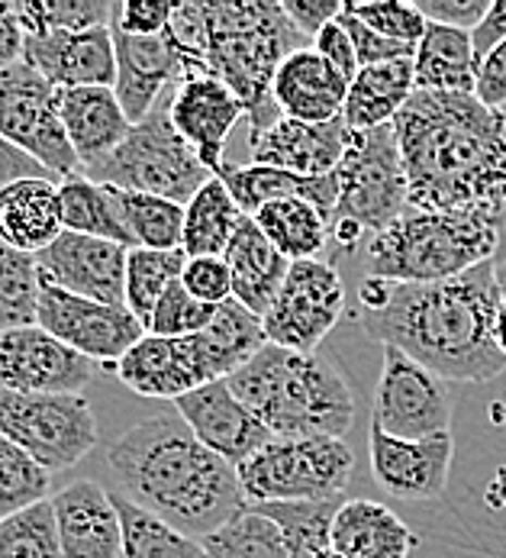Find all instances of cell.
Segmentation results:
<instances>
[{
    "instance_id": "6da1fadb",
    "label": "cell",
    "mask_w": 506,
    "mask_h": 558,
    "mask_svg": "<svg viewBox=\"0 0 506 558\" xmlns=\"http://www.w3.org/2000/svg\"><path fill=\"white\" fill-rule=\"evenodd\" d=\"M497 311L494 258L448 281L397 284L368 275L358 288L361 329L445 381H491L506 372L494 339Z\"/></svg>"
},
{
    "instance_id": "7a4b0ae2",
    "label": "cell",
    "mask_w": 506,
    "mask_h": 558,
    "mask_svg": "<svg viewBox=\"0 0 506 558\" xmlns=\"http://www.w3.org/2000/svg\"><path fill=\"white\" fill-rule=\"evenodd\" d=\"M417 210L506 207V123L474 94L414 90L394 120Z\"/></svg>"
},
{
    "instance_id": "3957f363",
    "label": "cell",
    "mask_w": 506,
    "mask_h": 558,
    "mask_svg": "<svg viewBox=\"0 0 506 558\" xmlns=\"http://www.w3.org/2000/svg\"><path fill=\"white\" fill-rule=\"evenodd\" d=\"M107 469L129 504L190 539H207L249 504L236 465L210 452L177 413L116 436Z\"/></svg>"
},
{
    "instance_id": "277c9868",
    "label": "cell",
    "mask_w": 506,
    "mask_h": 558,
    "mask_svg": "<svg viewBox=\"0 0 506 558\" xmlns=\"http://www.w3.org/2000/svg\"><path fill=\"white\" fill-rule=\"evenodd\" d=\"M169 36L184 52V75L210 72L239 97L252 136L281 120L271 94L281 62L313 46L274 0L177 3Z\"/></svg>"
},
{
    "instance_id": "5b68a950",
    "label": "cell",
    "mask_w": 506,
    "mask_h": 558,
    "mask_svg": "<svg viewBox=\"0 0 506 558\" xmlns=\"http://www.w3.org/2000/svg\"><path fill=\"white\" fill-rule=\"evenodd\" d=\"M226 385L274 439H342L355 423L351 388L320 352L307 355L264 342Z\"/></svg>"
},
{
    "instance_id": "8992f818",
    "label": "cell",
    "mask_w": 506,
    "mask_h": 558,
    "mask_svg": "<svg viewBox=\"0 0 506 558\" xmlns=\"http://www.w3.org/2000/svg\"><path fill=\"white\" fill-rule=\"evenodd\" d=\"M264 342L261 317L230 298L203 332L181 339L143 336L113 372L133 395L174 403L203 385L233 378Z\"/></svg>"
},
{
    "instance_id": "52a82bcc",
    "label": "cell",
    "mask_w": 506,
    "mask_h": 558,
    "mask_svg": "<svg viewBox=\"0 0 506 558\" xmlns=\"http://www.w3.org/2000/svg\"><path fill=\"white\" fill-rule=\"evenodd\" d=\"M501 217L491 210H417L407 207L368 242L371 278L432 284L458 278L501 248Z\"/></svg>"
},
{
    "instance_id": "ba28073f",
    "label": "cell",
    "mask_w": 506,
    "mask_h": 558,
    "mask_svg": "<svg viewBox=\"0 0 506 558\" xmlns=\"http://www.w3.org/2000/svg\"><path fill=\"white\" fill-rule=\"evenodd\" d=\"M169 104L171 94L152 107V113L146 120L133 123L129 136L107 159L87 168V178L97 184L116 187V191L165 197L181 207L210 178H217L174 130Z\"/></svg>"
},
{
    "instance_id": "9c48e42d",
    "label": "cell",
    "mask_w": 506,
    "mask_h": 558,
    "mask_svg": "<svg viewBox=\"0 0 506 558\" xmlns=\"http://www.w3.org/2000/svg\"><path fill=\"white\" fill-rule=\"evenodd\" d=\"M333 174L338 181V201L330 230L342 245H355L361 233L378 236L410 207L394 123L351 133L348 149Z\"/></svg>"
},
{
    "instance_id": "30bf717a",
    "label": "cell",
    "mask_w": 506,
    "mask_h": 558,
    "mask_svg": "<svg viewBox=\"0 0 506 558\" xmlns=\"http://www.w3.org/2000/svg\"><path fill=\"white\" fill-rule=\"evenodd\" d=\"M236 472L249 504L345 500L355 456L345 439L333 436L268 439Z\"/></svg>"
},
{
    "instance_id": "8fae6325",
    "label": "cell",
    "mask_w": 506,
    "mask_h": 558,
    "mask_svg": "<svg viewBox=\"0 0 506 558\" xmlns=\"http://www.w3.org/2000/svg\"><path fill=\"white\" fill-rule=\"evenodd\" d=\"M0 433L49 475L85 462L100 439L97 413L85 395L0 391Z\"/></svg>"
},
{
    "instance_id": "7c38bea8",
    "label": "cell",
    "mask_w": 506,
    "mask_h": 558,
    "mask_svg": "<svg viewBox=\"0 0 506 558\" xmlns=\"http://www.w3.org/2000/svg\"><path fill=\"white\" fill-rule=\"evenodd\" d=\"M0 140L33 156L59 181L82 171L62 126L59 87L26 62L0 72Z\"/></svg>"
},
{
    "instance_id": "4fadbf2b",
    "label": "cell",
    "mask_w": 506,
    "mask_h": 558,
    "mask_svg": "<svg viewBox=\"0 0 506 558\" xmlns=\"http://www.w3.org/2000/svg\"><path fill=\"white\" fill-rule=\"evenodd\" d=\"M345 314V284L323 258L291 262L284 288L261 317L264 339L291 352H317Z\"/></svg>"
},
{
    "instance_id": "5bb4252c",
    "label": "cell",
    "mask_w": 506,
    "mask_h": 558,
    "mask_svg": "<svg viewBox=\"0 0 506 558\" xmlns=\"http://www.w3.org/2000/svg\"><path fill=\"white\" fill-rule=\"evenodd\" d=\"M371 423L397 439H432L452 433L448 381L422 368L400 349L384 345Z\"/></svg>"
},
{
    "instance_id": "9a60e30c",
    "label": "cell",
    "mask_w": 506,
    "mask_h": 558,
    "mask_svg": "<svg viewBox=\"0 0 506 558\" xmlns=\"http://www.w3.org/2000/svg\"><path fill=\"white\" fill-rule=\"evenodd\" d=\"M36 326H42L49 336L82 352L90 362L110 365V368L146 336V326L126 307L87 301L49 281H42V291H39Z\"/></svg>"
},
{
    "instance_id": "2e32d148",
    "label": "cell",
    "mask_w": 506,
    "mask_h": 558,
    "mask_svg": "<svg viewBox=\"0 0 506 558\" xmlns=\"http://www.w3.org/2000/svg\"><path fill=\"white\" fill-rule=\"evenodd\" d=\"M100 365L69 349L42 326L0 332V391L13 395H85Z\"/></svg>"
},
{
    "instance_id": "e0dca14e",
    "label": "cell",
    "mask_w": 506,
    "mask_h": 558,
    "mask_svg": "<svg viewBox=\"0 0 506 558\" xmlns=\"http://www.w3.org/2000/svg\"><path fill=\"white\" fill-rule=\"evenodd\" d=\"M126 255L120 242L62 233L36 255L42 281L97 304L126 307Z\"/></svg>"
},
{
    "instance_id": "ac0fdd59",
    "label": "cell",
    "mask_w": 506,
    "mask_h": 558,
    "mask_svg": "<svg viewBox=\"0 0 506 558\" xmlns=\"http://www.w3.org/2000/svg\"><path fill=\"white\" fill-rule=\"evenodd\" d=\"M171 123L213 174L226 165V140L246 117L239 97L210 72H187L171 87Z\"/></svg>"
},
{
    "instance_id": "d6986e66",
    "label": "cell",
    "mask_w": 506,
    "mask_h": 558,
    "mask_svg": "<svg viewBox=\"0 0 506 558\" xmlns=\"http://www.w3.org/2000/svg\"><path fill=\"white\" fill-rule=\"evenodd\" d=\"M368 456H371V475L391 497L435 500L448 484L455 439L452 433L432 439H397L371 423Z\"/></svg>"
},
{
    "instance_id": "ffe728a7",
    "label": "cell",
    "mask_w": 506,
    "mask_h": 558,
    "mask_svg": "<svg viewBox=\"0 0 506 558\" xmlns=\"http://www.w3.org/2000/svg\"><path fill=\"white\" fill-rule=\"evenodd\" d=\"M174 413L210 452H217L220 459H226L236 469L246 459H252L268 439H274L255 420L252 410L233 395V388L226 381H213V385H203V388L177 398Z\"/></svg>"
},
{
    "instance_id": "44dd1931",
    "label": "cell",
    "mask_w": 506,
    "mask_h": 558,
    "mask_svg": "<svg viewBox=\"0 0 506 558\" xmlns=\"http://www.w3.org/2000/svg\"><path fill=\"white\" fill-rule=\"evenodd\" d=\"M116 52L113 94L129 123H139L165 97V87L184 78V52L174 46L169 29L162 36H129L110 23Z\"/></svg>"
},
{
    "instance_id": "7402d4cb",
    "label": "cell",
    "mask_w": 506,
    "mask_h": 558,
    "mask_svg": "<svg viewBox=\"0 0 506 558\" xmlns=\"http://www.w3.org/2000/svg\"><path fill=\"white\" fill-rule=\"evenodd\" d=\"M23 62L33 65L59 90L65 87H113L116 52L110 26H94L82 33H42L26 36Z\"/></svg>"
},
{
    "instance_id": "603a6c76",
    "label": "cell",
    "mask_w": 506,
    "mask_h": 558,
    "mask_svg": "<svg viewBox=\"0 0 506 558\" xmlns=\"http://www.w3.org/2000/svg\"><path fill=\"white\" fill-rule=\"evenodd\" d=\"M65 558H123V523L113 494L97 481H75L52 497Z\"/></svg>"
},
{
    "instance_id": "cb8c5ba5",
    "label": "cell",
    "mask_w": 506,
    "mask_h": 558,
    "mask_svg": "<svg viewBox=\"0 0 506 558\" xmlns=\"http://www.w3.org/2000/svg\"><path fill=\"white\" fill-rule=\"evenodd\" d=\"M348 140L351 130L345 126L342 117L330 123H300L281 117L274 126L252 136L249 146H252V165L284 168L304 178H323L336 171V165L348 149Z\"/></svg>"
},
{
    "instance_id": "d4e9b609",
    "label": "cell",
    "mask_w": 506,
    "mask_h": 558,
    "mask_svg": "<svg viewBox=\"0 0 506 558\" xmlns=\"http://www.w3.org/2000/svg\"><path fill=\"white\" fill-rule=\"evenodd\" d=\"M274 104L281 117L300 123H330L342 117L348 81L310 46L291 52L274 75Z\"/></svg>"
},
{
    "instance_id": "484cf974",
    "label": "cell",
    "mask_w": 506,
    "mask_h": 558,
    "mask_svg": "<svg viewBox=\"0 0 506 558\" xmlns=\"http://www.w3.org/2000/svg\"><path fill=\"white\" fill-rule=\"evenodd\" d=\"M59 110L82 171L100 165L133 130L113 87H65L59 90Z\"/></svg>"
},
{
    "instance_id": "4316f807",
    "label": "cell",
    "mask_w": 506,
    "mask_h": 558,
    "mask_svg": "<svg viewBox=\"0 0 506 558\" xmlns=\"http://www.w3.org/2000/svg\"><path fill=\"white\" fill-rule=\"evenodd\" d=\"M226 191L233 194V201L239 204V210L246 217H255L261 207L274 204V201H307L313 204L333 227V210L338 201V181L336 174H323V178H304V174H291L284 168H268V165H233L226 161L217 174Z\"/></svg>"
},
{
    "instance_id": "83f0119b",
    "label": "cell",
    "mask_w": 506,
    "mask_h": 558,
    "mask_svg": "<svg viewBox=\"0 0 506 558\" xmlns=\"http://www.w3.org/2000/svg\"><path fill=\"white\" fill-rule=\"evenodd\" d=\"M65 233L59 181L23 178L0 191V240L20 252L39 255Z\"/></svg>"
},
{
    "instance_id": "f1b7e54d",
    "label": "cell",
    "mask_w": 506,
    "mask_h": 558,
    "mask_svg": "<svg viewBox=\"0 0 506 558\" xmlns=\"http://www.w3.org/2000/svg\"><path fill=\"white\" fill-rule=\"evenodd\" d=\"M330 543L345 558H410L417 533L378 500H345L333 517Z\"/></svg>"
},
{
    "instance_id": "f546056e",
    "label": "cell",
    "mask_w": 506,
    "mask_h": 558,
    "mask_svg": "<svg viewBox=\"0 0 506 558\" xmlns=\"http://www.w3.org/2000/svg\"><path fill=\"white\" fill-rule=\"evenodd\" d=\"M223 258H226L230 278H233V301H239L255 317H264L268 307L274 304L277 291L284 288L291 262L268 242L252 217H243Z\"/></svg>"
},
{
    "instance_id": "4dcf8cb0",
    "label": "cell",
    "mask_w": 506,
    "mask_h": 558,
    "mask_svg": "<svg viewBox=\"0 0 506 558\" xmlns=\"http://www.w3.org/2000/svg\"><path fill=\"white\" fill-rule=\"evenodd\" d=\"M414 59L407 62H387V65H368L358 69L355 81L348 84L342 120L351 133L381 130L397 120V113L414 97Z\"/></svg>"
},
{
    "instance_id": "1f68e13d",
    "label": "cell",
    "mask_w": 506,
    "mask_h": 558,
    "mask_svg": "<svg viewBox=\"0 0 506 558\" xmlns=\"http://www.w3.org/2000/svg\"><path fill=\"white\" fill-rule=\"evenodd\" d=\"M414 81H417V90L474 94L478 59H474L471 33L425 23V33L417 43V56H414Z\"/></svg>"
},
{
    "instance_id": "d6a6232c",
    "label": "cell",
    "mask_w": 506,
    "mask_h": 558,
    "mask_svg": "<svg viewBox=\"0 0 506 558\" xmlns=\"http://www.w3.org/2000/svg\"><path fill=\"white\" fill-rule=\"evenodd\" d=\"M243 210L226 191L220 178H210L187 204H184V236L181 248L187 258L223 255L243 223Z\"/></svg>"
},
{
    "instance_id": "836d02e7",
    "label": "cell",
    "mask_w": 506,
    "mask_h": 558,
    "mask_svg": "<svg viewBox=\"0 0 506 558\" xmlns=\"http://www.w3.org/2000/svg\"><path fill=\"white\" fill-rule=\"evenodd\" d=\"M59 201H62V227L65 233L94 236V240H110L133 248V242L123 230L120 210L113 187L90 181L85 171L62 178L59 181Z\"/></svg>"
},
{
    "instance_id": "e575fe53",
    "label": "cell",
    "mask_w": 506,
    "mask_h": 558,
    "mask_svg": "<svg viewBox=\"0 0 506 558\" xmlns=\"http://www.w3.org/2000/svg\"><path fill=\"white\" fill-rule=\"evenodd\" d=\"M252 220L287 262L317 258L333 236L330 220L307 201H274L261 207Z\"/></svg>"
},
{
    "instance_id": "d590c367",
    "label": "cell",
    "mask_w": 506,
    "mask_h": 558,
    "mask_svg": "<svg viewBox=\"0 0 506 558\" xmlns=\"http://www.w3.org/2000/svg\"><path fill=\"white\" fill-rule=\"evenodd\" d=\"M116 210L123 220V230L133 242V248H156V252H169L181 248L184 236V207L165 201V197H152V194H133V191H116Z\"/></svg>"
},
{
    "instance_id": "8d00e7d4",
    "label": "cell",
    "mask_w": 506,
    "mask_h": 558,
    "mask_svg": "<svg viewBox=\"0 0 506 558\" xmlns=\"http://www.w3.org/2000/svg\"><path fill=\"white\" fill-rule=\"evenodd\" d=\"M123 523V558H207L200 539H190L165 526L152 513L129 504L120 490H110Z\"/></svg>"
},
{
    "instance_id": "74e56055",
    "label": "cell",
    "mask_w": 506,
    "mask_h": 558,
    "mask_svg": "<svg viewBox=\"0 0 506 558\" xmlns=\"http://www.w3.org/2000/svg\"><path fill=\"white\" fill-rule=\"evenodd\" d=\"M184 265H187L184 248H169V252L129 248V255H126V311L143 326L149 323L162 294L174 281H181Z\"/></svg>"
},
{
    "instance_id": "f35d334b",
    "label": "cell",
    "mask_w": 506,
    "mask_h": 558,
    "mask_svg": "<svg viewBox=\"0 0 506 558\" xmlns=\"http://www.w3.org/2000/svg\"><path fill=\"white\" fill-rule=\"evenodd\" d=\"M42 275L29 252H20L0 240V332L36 326Z\"/></svg>"
},
{
    "instance_id": "ab89813d",
    "label": "cell",
    "mask_w": 506,
    "mask_h": 558,
    "mask_svg": "<svg viewBox=\"0 0 506 558\" xmlns=\"http://www.w3.org/2000/svg\"><path fill=\"white\" fill-rule=\"evenodd\" d=\"M207 558H287L284 536L274 520H268L252 504L239 510L226 526L200 539Z\"/></svg>"
},
{
    "instance_id": "60d3db41",
    "label": "cell",
    "mask_w": 506,
    "mask_h": 558,
    "mask_svg": "<svg viewBox=\"0 0 506 558\" xmlns=\"http://www.w3.org/2000/svg\"><path fill=\"white\" fill-rule=\"evenodd\" d=\"M23 36L42 33H82L113 23V3L107 0H16Z\"/></svg>"
},
{
    "instance_id": "b9f144b4",
    "label": "cell",
    "mask_w": 506,
    "mask_h": 558,
    "mask_svg": "<svg viewBox=\"0 0 506 558\" xmlns=\"http://www.w3.org/2000/svg\"><path fill=\"white\" fill-rule=\"evenodd\" d=\"M0 558H65L52 500L33 504L0 520Z\"/></svg>"
},
{
    "instance_id": "7bdbcfd3",
    "label": "cell",
    "mask_w": 506,
    "mask_h": 558,
    "mask_svg": "<svg viewBox=\"0 0 506 558\" xmlns=\"http://www.w3.org/2000/svg\"><path fill=\"white\" fill-rule=\"evenodd\" d=\"M49 500V472L0 433V520Z\"/></svg>"
},
{
    "instance_id": "ee69618b",
    "label": "cell",
    "mask_w": 506,
    "mask_h": 558,
    "mask_svg": "<svg viewBox=\"0 0 506 558\" xmlns=\"http://www.w3.org/2000/svg\"><path fill=\"white\" fill-rule=\"evenodd\" d=\"M213 317H217L213 304L197 301L194 294H187V288L181 281H174L146 323V336H162V339L197 336L213 323Z\"/></svg>"
},
{
    "instance_id": "f6af8a7d",
    "label": "cell",
    "mask_w": 506,
    "mask_h": 558,
    "mask_svg": "<svg viewBox=\"0 0 506 558\" xmlns=\"http://www.w3.org/2000/svg\"><path fill=\"white\" fill-rule=\"evenodd\" d=\"M348 16L361 20L365 26H371L374 33L394 39V43H404V46H417L425 33V16L417 10V3H397V0H387V3H345L342 7Z\"/></svg>"
},
{
    "instance_id": "bcb514c9",
    "label": "cell",
    "mask_w": 506,
    "mask_h": 558,
    "mask_svg": "<svg viewBox=\"0 0 506 558\" xmlns=\"http://www.w3.org/2000/svg\"><path fill=\"white\" fill-rule=\"evenodd\" d=\"M181 284L187 288V294H194L203 304H226L233 298V278H230V265L223 255H200V258H187L184 271H181Z\"/></svg>"
},
{
    "instance_id": "7dc6e473",
    "label": "cell",
    "mask_w": 506,
    "mask_h": 558,
    "mask_svg": "<svg viewBox=\"0 0 506 558\" xmlns=\"http://www.w3.org/2000/svg\"><path fill=\"white\" fill-rule=\"evenodd\" d=\"M338 23L345 26L351 46H355V56H358V65L368 69V65H387V62H407L417 56V46H404V43H394L381 33H374L371 26H365L361 20L348 16L342 10Z\"/></svg>"
},
{
    "instance_id": "c3c4849f",
    "label": "cell",
    "mask_w": 506,
    "mask_h": 558,
    "mask_svg": "<svg viewBox=\"0 0 506 558\" xmlns=\"http://www.w3.org/2000/svg\"><path fill=\"white\" fill-rule=\"evenodd\" d=\"M177 3L165 0H126L113 3V26L129 36H162L171 26Z\"/></svg>"
},
{
    "instance_id": "681fc988",
    "label": "cell",
    "mask_w": 506,
    "mask_h": 558,
    "mask_svg": "<svg viewBox=\"0 0 506 558\" xmlns=\"http://www.w3.org/2000/svg\"><path fill=\"white\" fill-rule=\"evenodd\" d=\"M425 23L455 26V29H478V23L488 16L491 0H420L417 3Z\"/></svg>"
},
{
    "instance_id": "f907efd6",
    "label": "cell",
    "mask_w": 506,
    "mask_h": 558,
    "mask_svg": "<svg viewBox=\"0 0 506 558\" xmlns=\"http://www.w3.org/2000/svg\"><path fill=\"white\" fill-rule=\"evenodd\" d=\"M313 49L336 69L342 78L355 81L358 75V56H355V46H351V39H348V33H345V26L333 20L330 26H323L320 33H317V39H313Z\"/></svg>"
},
{
    "instance_id": "816d5d0a",
    "label": "cell",
    "mask_w": 506,
    "mask_h": 558,
    "mask_svg": "<svg viewBox=\"0 0 506 558\" xmlns=\"http://www.w3.org/2000/svg\"><path fill=\"white\" fill-rule=\"evenodd\" d=\"M474 97L491 107V110H501L506 107V39L491 49L481 65H478V84H474Z\"/></svg>"
},
{
    "instance_id": "f5cc1de1",
    "label": "cell",
    "mask_w": 506,
    "mask_h": 558,
    "mask_svg": "<svg viewBox=\"0 0 506 558\" xmlns=\"http://www.w3.org/2000/svg\"><path fill=\"white\" fill-rule=\"evenodd\" d=\"M281 7H284L287 20L313 43L323 26H330L333 20L342 16L345 3H338V0H281Z\"/></svg>"
},
{
    "instance_id": "db71d44e",
    "label": "cell",
    "mask_w": 506,
    "mask_h": 558,
    "mask_svg": "<svg viewBox=\"0 0 506 558\" xmlns=\"http://www.w3.org/2000/svg\"><path fill=\"white\" fill-rule=\"evenodd\" d=\"M23 26H20V16H16V3L10 0H0V72L23 62Z\"/></svg>"
},
{
    "instance_id": "11a10c76",
    "label": "cell",
    "mask_w": 506,
    "mask_h": 558,
    "mask_svg": "<svg viewBox=\"0 0 506 558\" xmlns=\"http://www.w3.org/2000/svg\"><path fill=\"white\" fill-rule=\"evenodd\" d=\"M506 39V0H491L488 16L478 23V29H471V43H474V59L481 65V59L497 49Z\"/></svg>"
},
{
    "instance_id": "9f6ffc18",
    "label": "cell",
    "mask_w": 506,
    "mask_h": 558,
    "mask_svg": "<svg viewBox=\"0 0 506 558\" xmlns=\"http://www.w3.org/2000/svg\"><path fill=\"white\" fill-rule=\"evenodd\" d=\"M23 178H52V174L33 159V156L20 153L16 146H10L7 140H0V191L7 184H13V181H23Z\"/></svg>"
},
{
    "instance_id": "6f0895ef",
    "label": "cell",
    "mask_w": 506,
    "mask_h": 558,
    "mask_svg": "<svg viewBox=\"0 0 506 558\" xmlns=\"http://www.w3.org/2000/svg\"><path fill=\"white\" fill-rule=\"evenodd\" d=\"M494 278H497V288H501V301H506V248L501 245L497 255H494Z\"/></svg>"
},
{
    "instance_id": "680465c9",
    "label": "cell",
    "mask_w": 506,
    "mask_h": 558,
    "mask_svg": "<svg viewBox=\"0 0 506 558\" xmlns=\"http://www.w3.org/2000/svg\"><path fill=\"white\" fill-rule=\"evenodd\" d=\"M494 339H497V349L506 355V301H501V311H497V323H494Z\"/></svg>"
},
{
    "instance_id": "91938a15",
    "label": "cell",
    "mask_w": 506,
    "mask_h": 558,
    "mask_svg": "<svg viewBox=\"0 0 506 558\" xmlns=\"http://www.w3.org/2000/svg\"><path fill=\"white\" fill-rule=\"evenodd\" d=\"M501 245L506 248V207H504V217H501Z\"/></svg>"
},
{
    "instance_id": "94428289",
    "label": "cell",
    "mask_w": 506,
    "mask_h": 558,
    "mask_svg": "<svg viewBox=\"0 0 506 558\" xmlns=\"http://www.w3.org/2000/svg\"><path fill=\"white\" fill-rule=\"evenodd\" d=\"M501 117H504V123H506V107H501Z\"/></svg>"
}]
</instances>
